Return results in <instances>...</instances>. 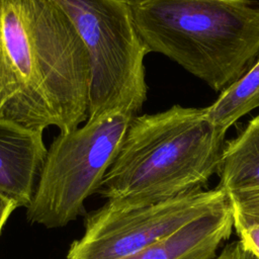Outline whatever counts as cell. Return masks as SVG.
<instances>
[{
  "label": "cell",
  "mask_w": 259,
  "mask_h": 259,
  "mask_svg": "<svg viewBox=\"0 0 259 259\" xmlns=\"http://www.w3.org/2000/svg\"><path fill=\"white\" fill-rule=\"evenodd\" d=\"M90 56L56 0H0V119L67 133L88 118Z\"/></svg>",
  "instance_id": "6da1fadb"
},
{
  "label": "cell",
  "mask_w": 259,
  "mask_h": 259,
  "mask_svg": "<svg viewBox=\"0 0 259 259\" xmlns=\"http://www.w3.org/2000/svg\"><path fill=\"white\" fill-rule=\"evenodd\" d=\"M226 131L206 109L178 104L136 115L97 194L121 206H141L200 190L219 172Z\"/></svg>",
  "instance_id": "7a4b0ae2"
},
{
  "label": "cell",
  "mask_w": 259,
  "mask_h": 259,
  "mask_svg": "<svg viewBox=\"0 0 259 259\" xmlns=\"http://www.w3.org/2000/svg\"><path fill=\"white\" fill-rule=\"evenodd\" d=\"M148 53L180 65L215 92L259 58L257 0H127Z\"/></svg>",
  "instance_id": "3957f363"
},
{
  "label": "cell",
  "mask_w": 259,
  "mask_h": 259,
  "mask_svg": "<svg viewBox=\"0 0 259 259\" xmlns=\"http://www.w3.org/2000/svg\"><path fill=\"white\" fill-rule=\"evenodd\" d=\"M136 114L112 110L73 131L60 133L48 148L31 203L30 224L63 228L84 211L115 159Z\"/></svg>",
  "instance_id": "277c9868"
},
{
  "label": "cell",
  "mask_w": 259,
  "mask_h": 259,
  "mask_svg": "<svg viewBox=\"0 0 259 259\" xmlns=\"http://www.w3.org/2000/svg\"><path fill=\"white\" fill-rule=\"evenodd\" d=\"M75 25L90 56L87 121L112 110L136 115L147 100L145 57L127 0H56Z\"/></svg>",
  "instance_id": "5b68a950"
},
{
  "label": "cell",
  "mask_w": 259,
  "mask_h": 259,
  "mask_svg": "<svg viewBox=\"0 0 259 259\" xmlns=\"http://www.w3.org/2000/svg\"><path fill=\"white\" fill-rule=\"evenodd\" d=\"M227 200L220 187L141 206H121L107 200L87 215L84 233L71 243L66 259H120Z\"/></svg>",
  "instance_id": "8992f818"
},
{
  "label": "cell",
  "mask_w": 259,
  "mask_h": 259,
  "mask_svg": "<svg viewBox=\"0 0 259 259\" xmlns=\"http://www.w3.org/2000/svg\"><path fill=\"white\" fill-rule=\"evenodd\" d=\"M44 132L0 119V192L27 208L45 164Z\"/></svg>",
  "instance_id": "52a82bcc"
},
{
  "label": "cell",
  "mask_w": 259,
  "mask_h": 259,
  "mask_svg": "<svg viewBox=\"0 0 259 259\" xmlns=\"http://www.w3.org/2000/svg\"><path fill=\"white\" fill-rule=\"evenodd\" d=\"M234 227L229 199L172 234L120 259H213Z\"/></svg>",
  "instance_id": "ba28073f"
},
{
  "label": "cell",
  "mask_w": 259,
  "mask_h": 259,
  "mask_svg": "<svg viewBox=\"0 0 259 259\" xmlns=\"http://www.w3.org/2000/svg\"><path fill=\"white\" fill-rule=\"evenodd\" d=\"M219 173L226 194L259 187V113L225 143Z\"/></svg>",
  "instance_id": "9c48e42d"
},
{
  "label": "cell",
  "mask_w": 259,
  "mask_h": 259,
  "mask_svg": "<svg viewBox=\"0 0 259 259\" xmlns=\"http://www.w3.org/2000/svg\"><path fill=\"white\" fill-rule=\"evenodd\" d=\"M259 107V58L233 85L221 92L219 98L205 107L209 119L228 131L243 115Z\"/></svg>",
  "instance_id": "30bf717a"
},
{
  "label": "cell",
  "mask_w": 259,
  "mask_h": 259,
  "mask_svg": "<svg viewBox=\"0 0 259 259\" xmlns=\"http://www.w3.org/2000/svg\"><path fill=\"white\" fill-rule=\"evenodd\" d=\"M234 224L259 225V187L227 194Z\"/></svg>",
  "instance_id": "8fae6325"
},
{
  "label": "cell",
  "mask_w": 259,
  "mask_h": 259,
  "mask_svg": "<svg viewBox=\"0 0 259 259\" xmlns=\"http://www.w3.org/2000/svg\"><path fill=\"white\" fill-rule=\"evenodd\" d=\"M243 247L251 253L255 259H259V225L234 224Z\"/></svg>",
  "instance_id": "7c38bea8"
},
{
  "label": "cell",
  "mask_w": 259,
  "mask_h": 259,
  "mask_svg": "<svg viewBox=\"0 0 259 259\" xmlns=\"http://www.w3.org/2000/svg\"><path fill=\"white\" fill-rule=\"evenodd\" d=\"M213 259H255V257L243 247L240 241H237L227 245Z\"/></svg>",
  "instance_id": "4fadbf2b"
},
{
  "label": "cell",
  "mask_w": 259,
  "mask_h": 259,
  "mask_svg": "<svg viewBox=\"0 0 259 259\" xmlns=\"http://www.w3.org/2000/svg\"><path fill=\"white\" fill-rule=\"evenodd\" d=\"M16 202L0 192V234L10 214L17 208Z\"/></svg>",
  "instance_id": "5bb4252c"
}]
</instances>
